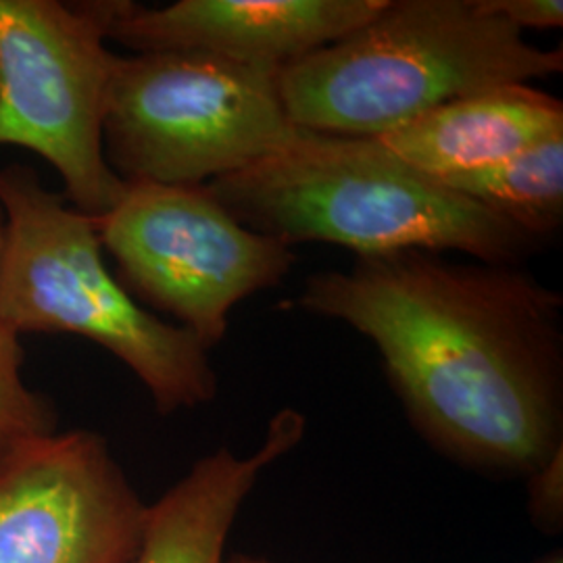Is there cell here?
Listing matches in <instances>:
<instances>
[{
	"mask_svg": "<svg viewBox=\"0 0 563 563\" xmlns=\"http://www.w3.org/2000/svg\"><path fill=\"white\" fill-rule=\"evenodd\" d=\"M223 563H276L269 562V560H263V558H253V555H232L230 560H225Z\"/></svg>",
	"mask_w": 563,
	"mask_h": 563,
	"instance_id": "e0dca14e",
	"label": "cell"
},
{
	"mask_svg": "<svg viewBox=\"0 0 563 563\" xmlns=\"http://www.w3.org/2000/svg\"><path fill=\"white\" fill-rule=\"evenodd\" d=\"M297 305L376 344L409 422L449 462L530 481L563 453V299L520 265L357 257L309 276Z\"/></svg>",
	"mask_w": 563,
	"mask_h": 563,
	"instance_id": "6da1fadb",
	"label": "cell"
},
{
	"mask_svg": "<svg viewBox=\"0 0 563 563\" xmlns=\"http://www.w3.org/2000/svg\"><path fill=\"white\" fill-rule=\"evenodd\" d=\"M23 362L20 336L0 325V465L59 423L53 401L23 380Z\"/></svg>",
	"mask_w": 563,
	"mask_h": 563,
	"instance_id": "4fadbf2b",
	"label": "cell"
},
{
	"mask_svg": "<svg viewBox=\"0 0 563 563\" xmlns=\"http://www.w3.org/2000/svg\"><path fill=\"white\" fill-rule=\"evenodd\" d=\"M484 13L507 21L516 30H560L562 0H478Z\"/></svg>",
	"mask_w": 563,
	"mask_h": 563,
	"instance_id": "5bb4252c",
	"label": "cell"
},
{
	"mask_svg": "<svg viewBox=\"0 0 563 563\" xmlns=\"http://www.w3.org/2000/svg\"><path fill=\"white\" fill-rule=\"evenodd\" d=\"M205 186L236 222L290 249L325 242L357 257L455 251L501 265H520L541 249L378 139L301 130L246 169Z\"/></svg>",
	"mask_w": 563,
	"mask_h": 563,
	"instance_id": "7a4b0ae2",
	"label": "cell"
},
{
	"mask_svg": "<svg viewBox=\"0 0 563 563\" xmlns=\"http://www.w3.org/2000/svg\"><path fill=\"white\" fill-rule=\"evenodd\" d=\"M95 222L121 286L207 349L225 339L234 305L278 286L297 262L290 246L236 222L205 184L125 181Z\"/></svg>",
	"mask_w": 563,
	"mask_h": 563,
	"instance_id": "52a82bcc",
	"label": "cell"
},
{
	"mask_svg": "<svg viewBox=\"0 0 563 563\" xmlns=\"http://www.w3.org/2000/svg\"><path fill=\"white\" fill-rule=\"evenodd\" d=\"M280 69L202 53L118 57L102 148L123 181L202 186L292 141Z\"/></svg>",
	"mask_w": 563,
	"mask_h": 563,
	"instance_id": "5b68a950",
	"label": "cell"
},
{
	"mask_svg": "<svg viewBox=\"0 0 563 563\" xmlns=\"http://www.w3.org/2000/svg\"><path fill=\"white\" fill-rule=\"evenodd\" d=\"M441 181L528 236L549 241L563 223V134Z\"/></svg>",
	"mask_w": 563,
	"mask_h": 563,
	"instance_id": "7c38bea8",
	"label": "cell"
},
{
	"mask_svg": "<svg viewBox=\"0 0 563 563\" xmlns=\"http://www.w3.org/2000/svg\"><path fill=\"white\" fill-rule=\"evenodd\" d=\"M305 418L282 409L267 426L262 446L236 457L228 446L202 457L155 505L130 563H223V549L241 507L263 470L301 443Z\"/></svg>",
	"mask_w": 563,
	"mask_h": 563,
	"instance_id": "8fae6325",
	"label": "cell"
},
{
	"mask_svg": "<svg viewBox=\"0 0 563 563\" xmlns=\"http://www.w3.org/2000/svg\"><path fill=\"white\" fill-rule=\"evenodd\" d=\"M146 511L101 434L42 437L0 465V563H130Z\"/></svg>",
	"mask_w": 563,
	"mask_h": 563,
	"instance_id": "ba28073f",
	"label": "cell"
},
{
	"mask_svg": "<svg viewBox=\"0 0 563 563\" xmlns=\"http://www.w3.org/2000/svg\"><path fill=\"white\" fill-rule=\"evenodd\" d=\"M121 0H0V146L53 165L63 199L99 218L125 181L109 167L102 121Z\"/></svg>",
	"mask_w": 563,
	"mask_h": 563,
	"instance_id": "8992f818",
	"label": "cell"
},
{
	"mask_svg": "<svg viewBox=\"0 0 563 563\" xmlns=\"http://www.w3.org/2000/svg\"><path fill=\"white\" fill-rule=\"evenodd\" d=\"M563 71L478 0H388L383 11L280 69L292 123L307 132L380 139L444 102Z\"/></svg>",
	"mask_w": 563,
	"mask_h": 563,
	"instance_id": "3957f363",
	"label": "cell"
},
{
	"mask_svg": "<svg viewBox=\"0 0 563 563\" xmlns=\"http://www.w3.org/2000/svg\"><path fill=\"white\" fill-rule=\"evenodd\" d=\"M537 563H563L562 553H551L549 558H544V560Z\"/></svg>",
	"mask_w": 563,
	"mask_h": 563,
	"instance_id": "ac0fdd59",
	"label": "cell"
},
{
	"mask_svg": "<svg viewBox=\"0 0 563 563\" xmlns=\"http://www.w3.org/2000/svg\"><path fill=\"white\" fill-rule=\"evenodd\" d=\"M9 241L0 325L13 334H76L107 349L144 384L163 416L218 395L209 351L190 330L144 309L107 269L97 222L44 186L36 169H0Z\"/></svg>",
	"mask_w": 563,
	"mask_h": 563,
	"instance_id": "277c9868",
	"label": "cell"
},
{
	"mask_svg": "<svg viewBox=\"0 0 563 563\" xmlns=\"http://www.w3.org/2000/svg\"><path fill=\"white\" fill-rule=\"evenodd\" d=\"M562 460L563 453H560L530 478L532 511L539 514L541 522L551 526L555 522V514L558 518L562 516Z\"/></svg>",
	"mask_w": 563,
	"mask_h": 563,
	"instance_id": "9a60e30c",
	"label": "cell"
},
{
	"mask_svg": "<svg viewBox=\"0 0 563 563\" xmlns=\"http://www.w3.org/2000/svg\"><path fill=\"white\" fill-rule=\"evenodd\" d=\"M7 241H9V223H7V213L0 205V269H2L4 253H7Z\"/></svg>",
	"mask_w": 563,
	"mask_h": 563,
	"instance_id": "2e32d148",
	"label": "cell"
},
{
	"mask_svg": "<svg viewBox=\"0 0 563 563\" xmlns=\"http://www.w3.org/2000/svg\"><path fill=\"white\" fill-rule=\"evenodd\" d=\"M562 134L558 97L530 84H504L444 102L378 141L411 167L444 180Z\"/></svg>",
	"mask_w": 563,
	"mask_h": 563,
	"instance_id": "30bf717a",
	"label": "cell"
},
{
	"mask_svg": "<svg viewBox=\"0 0 563 563\" xmlns=\"http://www.w3.org/2000/svg\"><path fill=\"white\" fill-rule=\"evenodd\" d=\"M388 0H121L109 41L134 53H202L286 67L374 20Z\"/></svg>",
	"mask_w": 563,
	"mask_h": 563,
	"instance_id": "9c48e42d",
	"label": "cell"
}]
</instances>
